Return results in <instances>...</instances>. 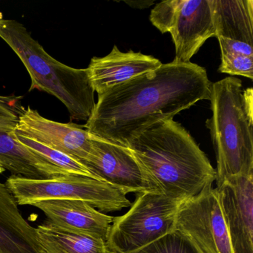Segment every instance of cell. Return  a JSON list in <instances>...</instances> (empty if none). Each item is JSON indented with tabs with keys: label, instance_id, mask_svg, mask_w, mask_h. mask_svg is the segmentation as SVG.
Masks as SVG:
<instances>
[{
	"label": "cell",
	"instance_id": "obj_10",
	"mask_svg": "<svg viewBox=\"0 0 253 253\" xmlns=\"http://www.w3.org/2000/svg\"><path fill=\"white\" fill-rule=\"evenodd\" d=\"M16 134L66 154L81 163L88 160L92 152L93 136L84 126L51 121L31 107L23 111Z\"/></svg>",
	"mask_w": 253,
	"mask_h": 253
},
{
	"label": "cell",
	"instance_id": "obj_16",
	"mask_svg": "<svg viewBox=\"0 0 253 253\" xmlns=\"http://www.w3.org/2000/svg\"><path fill=\"white\" fill-rule=\"evenodd\" d=\"M215 37L253 45V0H211Z\"/></svg>",
	"mask_w": 253,
	"mask_h": 253
},
{
	"label": "cell",
	"instance_id": "obj_14",
	"mask_svg": "<svg viewBox=\"0 0 253 253\" xmlns=\"http://www.w3.org/2000/svg\"><path fill=\"white\" fill-rule=\"evenodd\" d=\"M161 65L153 56L133 51L122 52L115 45L106 57H93L87 69L94 91L100 95L126 81L155 70Z\"/></svg>",
	"mask_w": 253,
	"mask_h": 253
},
{
	"label": "cell",
	"instance_id": "obj_17",
	"mask_svg": "<svg viewBox=\"0 0 253 253\" xmlns=\"http://www.w3.org/2000/svg\"><path fill=\"white\" fill-rule=\"evenodd\" d=\"M36 229L45 253H117L103 238L67 232L48 222Z\"/></svg>",
	"mask_w": 253,
	"mask_h": 253
},
{
	"label": "cell",
	"instance_id": "obj_13",
	"mask_svg": "<svg viewBox=\"0 0 253 253\" xmlns=\"http://www.w3.org/2000/svg\"><path fill=\"white\" fill-rule=\"evenodd\" d=\"M42 211L48 223L73 233L106 240L114 217L78 200H46L32 204Z\"/></svg>",
	"mask_w": 253,
	"mask_h": 253
},
{
	"label": "cell",
	"instance_id": "obj_3",
	"mask_svg": "<svg viewBox=\"0 0 253 253\" xmlns=\"http://www.w3.org/2000/svg\"><path fill=\"white\" fill-rule=\"evenodd\" d=\"M212 115L206 121L216 154L217 186L231 177L253 174V91L226 78L211 83Z\"/></svg>",
	"mask_w": 253,
	"mask_h": 253
},
{
	"label": "cell",
	"instance_id": "obj_15",
	"mask_svg": "<svg viewBox=\"0 0 253 253\" xmlns=\"http://www.w3.org/2000/svg\"><path fill=\"white\" fill-rule=\"evenodd\" d=\"M0 253H45L36 228L23 217L15 198L0 183Z\"/></svg>",
	"mask_w": 253,
	"mask_h": 253
},
{
	"label": "cell",
	"instance_id": "obj_9",
	"mask_svg": "<svg viewBox=\"0 0 253 253\" xmlns=\"http://www.w3.org/2000/svg\"><path fill=\"white\" fill-rule=\"evenodd\" d=\"M92 146L91 156L82 164L97 180L107 182L126 194L158 192V188L128 148L94 136Z\"/></svg>",
	"mask_w": 253,
	"mask_h": 253
},
{
	"label": "cell",
	"instance_id": "obj_6",
	"mask_svg": "<svg viewBox=\"0 0 253 253\" xmlns=\"http://www.w3.org/2000/svg\"><path fill=\"white\" fill-rule=\"evenodd\" d=\"M183 201L159 192L139 193L126 214L114 217L106 242L117 253H132L149 245L174 230Z\"/></svg>",
	"mask_w": 253,
	"mask_h": 253
},
{
	"label": "cell",
	"instance_id": "obj_5",
	"mask_svg": "<svg viewBox=\"0 0 253 253\" xmlns=\"http://www.w3.org/2000/svg\"><path fill=\"white\" fill-rule=\"evenodd\" d=\"M5 186L18 205L46 200H78L100 211H119L131 205L126 193L113 185L93 177L68 174L51 179H29L11 175Z\"/></svg>",
	"mask_w": 253,
	"mask_h": 253
},
{
	"label": "cell",
	"instance_id": "obj_22",
	"mask_svg": "<svg viewBox=\"0 0 253 253\" xmlns=\"http://www.w3.org/2000/svg\"><path fill=\"white\" fill-rule=\"evenodd\" d=\"M221 54H238L253 57V45L226 38H217Z\"/></svg>",
	"mask_w": 253,
	"mask_h": 253
},
{
	"label": "cell",
	"instance_id": "obj_7",
	"mask_svg": "<svg viewBox=\"0 0 253 253\" xmlns=\"http://www.w3.org/2000/svg\"><path fill=\"white\" fill-rule=\"evenodd\" d=\"M176 230L188 237L203 253H233L229 232L212 183L182 203Z\"/></svg>",
	"mask_w": 253,
	"mask_h": 253
},
{
	"label": "cell",
	"instance_id": "obj_18",
	"mask_svg": "<svg viewBox=\"0 0 253 253\" xmlns=\"http://www.w3.org/2000/svg\"><path fill=\"white\" fill-rule=\"evenodd\" d=\"M17 137L22 144L29 148L32 152L38 154L53 165L64 170L69 174L86 176V177L97 179L91 174V171L85 166L72 157L55 149L47 147L28 137H23L19 134H17Z\"/></svg>",
	"mask_w": 253,
	"mask_h": 253
},
{
	"label": "cell",
	"instance_id": "obj_8",
	"mask_svg": "<svg viewBox=\"0 0 253 253\" xmlns=\"http://www.w3.org/2000/svg\"><path fill=\"white\" fill-rule=\"evenodd\" d=\"M23 97L0 95V166L14 176L51 179L69 173L53 165L20 143L16 134L25 110Z\"/></svg>",
	"mask_w": 253,
	"mask_h": 253
},
{
	"label": "cell",
	"instance_id": "obj_23",
	"mask_svg": "<svg viewBox=\"0 0 253 253\" xmlns=\"http://www.w3.org/2000/svg\"><path fill=\"white\" fill-rule=\"evenodd\" d=\"M125 2L133 8H140V9L148 8L154 3L153 1H128V2L125 1Z\"/></svg>",
	"mask_w": 253,
	"mask_h": 253
},
{
	"label": "cell",
	"instance_id": "obj_11",
	"mask_svg": "<svg viewBox=\"0 0 253 253\" xmlns=\"http://www.w3.org/2000/svg\"><path fill=\"white\" fill-rule=\"evenodd\" d=\"M233 253H253V174L216 188Z\"/></svg>",
	"mask_w": 253,
	"mask_h": 253
},
{
	"label": "cell",
	"instance_id": "obj_4",
	"mask_svg": "<svg viewBox=\"0 0 253 253\" xmlns=\"http://www.w3.org/2000/svg\"><path fill=\"white\" fill-rule=\"evenodd\" d=\"M0 38L14 51L27 69L32 85L57 97L72 121H88L95 106L94 89L87 69H75L53 58L22 23L0 13Z\"/></svg>",
	"mask_w": 253,
	"mask_h": 253
},
{
	"label": "cell",
	"instance_id": "obj_12",
	"mask_svg": "<svg viewBox=\"0 0 253 253\" xmlns=\"http://www.w3.org/2000/svg\"><path fill=\"white\" fill-rule=\"evenodd\" d=\"M169 33L175 48L173 62L189 63L206 41L215 37L211 0H181Z\"/></svg>",
	"mask_w": 253,
	"mask_h": 253
},
{
	"label": "cell",
	"instance_id": "obj_2",
	"mask_svg": "<svg viewBox=\"0 0 253 253\" xmlns=\"http://www.w3.org/2000/svg\"><path fill=\"white\" fill-rule=\"evenodd\" d=\"M158 192L185 201L215 180V169L186 128L173 119L150 126L128 147Z\"/></svg>",
	"mask_w": 253,
	"mask_h": 253
},
{
	"label": "cell",
	"instance_id": "obj_19",
	"mask_svg": "<svg viewBox=\"0 0 253 253\" xmlns=\"http://www.w3.org/2000/svg\"><path fill=\"white\" fill-rule=\"evenodd\" d=\"M132 253H203L180 231L173 232Z\"/></svg>",
	"mask_w": 253,
	"mask_h": 253
},
{
	"label": "cell",
	"instance_id": "obj_1",
	"mask_svg": "<svg viewBox=\"0 0 253 253\" xmlns=\"http://www.w3.org/2000/svg\"><path fill=\"white\" fill-rule=\"evenodd\" d=\"M211 83L195 63L162 64L98 95L84 128L94 137L128 147L146 128L210 100Z\"/></svg>",
	"mask_w": 253,
	"mask_h": 253
},
{
	"label": "cell",
	"instance_id": "obj_20",
	"mask_svg": "<svg viewBox=\"0 0 253 253\" xmlns=\"http://www.w3.org/2000/svg\"><path fill=\"white\" fill-rule=\"evenodd\" d=\"M220 73L253 79V57L238 54H221Z\"/></svg>",
	"mask_w": 253,
	"mask_h": 253
},
{
	"label": "cell",
	"instance_id": "obj_24",
	"mask_svg": "<svg viewBox=\"0 0 253 253\" xmlns=\"http://www.w3.org/2000/svg\"><path fill=\"white\" fill-rule=\"evenodd\" d=\"M4 171H5V170H4V169L2 168V167H1V166H0V174H2V173H3Z\"/></svg>",
	"mask_w": 253,
	"mask_h": 253
},
{
	"label": "cell",
	"instance_id": "obj_21",
	"mask_svg": "<svg viewBox=\"0 0 253 253\" xmlns=\"http://www.w3.org/2000/svg\"><path fill=\"white\" fill-rule=\"evenodd\" d=\"M181 0H168L158 3L152 9L150 21L162 34L169 33Z\"/></svg>",
	"mask_w": 253,
	"mask_h": 253
}]
</instances>
